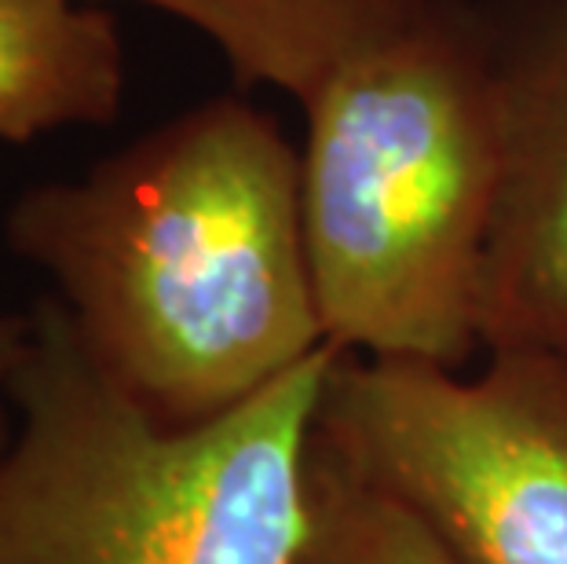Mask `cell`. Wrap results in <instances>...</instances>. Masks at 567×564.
Wrapping results in <instances>:
<instances>
[{
    "mask_svg": "<svg viewBox=\"0 0 567 564\" xmlns=\"http://www.w3.org/2000/svg\"><path fill=\"white\" fill-rule=\"evenodd\" d=\"M89 356L165 425L220 418L326 348L300 151L213 100L8 209Z\"/></svg>",
    "mask_w": 567,
    "mask_h": 564,
    "instance_id": "1",
    "label": "cell"
},
{
    "mask_svg": "<svg viewBox=\"0 0 567 564\" xmlns=\"http://www.w3.org/2000/svg\"><path fill=\"white\" fill-rule=\"evenodd\" d=\"M300 209L326 341L457 370L502 184L498 44L451 0L337 66L305 103Z\"/></svg>",
    "mask_w": 567,
    "mask_h": 564,
    "instance_id": "2",
    "label": "cell"
},
{
    "mask_svg": "<svg viewBox=\"0 0 567 564\" xmlns=\"http://www.w3.org/2000/svg\"><path fill=\"white\" fill-rule=\"evenodd\" d=\"M0 454V564H293L326 345L243 407L165 425L106 375L52 294L27 308Z\"/></svg>",
    "mask_w": 567,
    "mask_h": 564,
    "instance_id": "3",
    "label": "cell"
},
{
    "mask_svg": "<svg viewBox=\"0 0 567 564\" xmlns=\"http://www.w3.org/2000/svg\"><path fill=\"white\" fill-rule=\"evenodd\" d=\"M484 375L341 352L316 429L454 564H567V363L487 352Z\"/></svg>",
    "mask_w": 567,
    "mask_h": 564,
    "instance_id": "4",
    "label": "cell"
},
{
    "mask_svg": "<svg viewBox=\"0 0 567 564\" xmlns=\"http://www.w3.org/2000/svg\"><path fill=\"white\" fill-rule=\"evenodd\" d=\"M502 184L480 271V348L567 363V0L498 44Z\"/></svg>",
    "mask_w": 567,
    "mask_h": 564,
    "instance_id": "5",
    "label": "cell"
},
{
    "mask_svg": "<svg viewBox=\"0 0 567 564\" xmlns=\"http://www.w3.org/2000/svg\"><path fill=\"white\" fill-rule=\"evenodd\" d=\"M125 95L114 19L89 0H0V140L106 125Z\"/></svg>",
    "mask_w": 567,
    "mask_h": 564,
    "instance_id": "6",
    "label": "cell"
},
{
    "mask_svg": "<svg viewBox=\"0 0 567 564\" xmlns=\"http://www.w3.org/2000/svg\"><path fill=\"white\" fill-rule=\"evenodd\" d=\"M205 33L238 81L308 103L337 66L392 38L429 0H132Z\"/></svg>",
    "mask_w": 567,
    "mask_h": 564,
    "instance_id": "7",
    "label": "cell"
},
{
    "mask_svg": "<svg viewBox=\"0 0 567 564\" xmlns=\"http://www.w3.org/2000/svg\"><path fill=\"white\" fill-rule=\"evenodd\" d=\"M293 564H454L432 532L389 491L359 476L311 429L305 535Z\"/></svg>",
    "mask_w": 567,
    "mask_h": 564,
    "instance_id": "8",
    "label": "cell"
},
{
    "mask_svg": "<svg viewBox=\"0 0 567 564\" xmlns=\"http://www.w3.org/2000/svg\"><path fill=\"white\" fill-rule=\"evenodd\" d=\"M30 338L27 311H0V454L8 451L11 433H16V403H11V381L22 363Z\"/></svg>",
    "mask_w": 567,
    "mask_h": 564,
    "instance_id": "9",
    "label": "cell"
}]
</instances>
